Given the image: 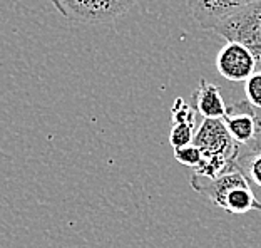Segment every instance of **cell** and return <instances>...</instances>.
<instances>
[{
	"mask_svg": "<svg viewBox=\"0 0 261 248\" xmlns=\"http://www.w3.org/2000/svg\"><path fill=\"white\" fill-rule=\"evenodd\" d=\"M221 210L228 211L231 215H243L253 210L261 211V202L256 198V194L253 193L251 186L236 188L226 196Z\"/></svg>",
	"mask_w": 261,
	"mask_h": 248,
	"instance_id": "9",
	"label": "cell"
},
{
	"mask_svg": "<svg viewBox=\"0 0 261 248\" xmlns=\"http://www.w3.org/2000/svg\"><path fill=\"white\" fill-rule=\"evenodd\" d=\"M234 164L248 176V180L261 188V151H254V153L241 151Z\"/></svg>",
	"mask_w": 261,
	"mask_h": 248,
	"instance_id": "10",
	"label": "cell"
},
{
	"mask_svg": "<svg viewBox=\"0 0 261 248\" xmlns=\"http://www.w3.org/2000/svg\"><path fill=\"white\" fill-rule=\"evenodd\" d=\"M56 10L77 23H104L126 14L138 0H50Z\"/></svg>",
	"mask_w": 261,
	"mask_h": 248,
	"instance_id": "2",
	"label": "cell"
},
{
	"mask_svg": "<svg viewBox=\"0 0 261 248\" xmlns=\"http://www.w3.org/2000/svg\"><path fill=\"white\" fill-rule=\"evenodd\" d=\"M246 186H251V181L248 180V176L236 164L216 180H207L199 175L191 176L193 190L206 196L218 208H223L224 200H226V196L231 191L236 190V188H246Z\"/></svg>",
	"mask_w": 261,
	"mask_h": 248,
	"instance_id": "6",
	"label": "cell"
},
{
	"mask_svg": "<svg viewBox=\"0 0 261 248\" xmlns=\"http://www.w3.org/2000/svg\"><path fill=\"white\" fill-rule=\"evenodd\" d=\"M245 96H246V103L251 108L261 111V70H256L245 82Z\"/></svg>",
	"mask_w": 261,
	"mask_h": 248,
	"instance_id": "14",
	"label": "cell"
},
{
	"mask_svg": "<svg viewBox=\"0 0 261 248\" xmlns=\"http://www.w3.org/2000/svg\"><path fill=\"white\" fill-rule=\"evenodd\" d=\"M193 144L201 150L203 155H213L236 163L240 155V146L231 138L223 119H203L196 131Z\"/></svg>",
	"mask_w": 261,
	"mask_h": 248,
	"instance_id": "4",
	"label": "cell"
},
{
	"mask_svg": "<svg viewBox=\"0 0 261 248\" xmlns=\"http://www.w3.org/2000/svg\"><path fill=\"white\" fill-rule=\"evenodd\" d=\"M194 106L203 119H223L228 113V106L218 86L211 84L206 79L199 81L198 89L194 92Z\"/></svg>",
	"mask_w": 261,
	"mask_h": 248,
	"instance_id": "8",
	"label": "cell"
},
{
	"mask_svg": "<svg viewBox=\"0 0 261 248\" xmlns=\"http://www.w3.org/2000/svg\"><path fill=\"white\" fill-rule=\"evenodd\" d=\"M196 114H198V111H196L191 104H188L182 97H177L173 108H171V121L173 124H188V126H191L194 129H198L196 126Z\"/></svg>",
	"mask_w": 261,
	"mask_h": 248,
	"instance_id": "11",
	"label": "cell"
},
{
	"mask_svg": "<svg viewBox=\"0 0 261 248\" xmlns=\"http://www.w3.org/2000/svg\"><path fill=\"white\" fill-rule=\"evenodd\" d=\"M259 0H188V9L193 20L204 31H213L215 26L238 10Z\"/></svg>",
	"mask_w": 261,
	"mask_h": 248,
	"instance_id": "7",
	"label": "cell"
},
{
	"mask_svg": "<svg viewBox=\"0 0 261 248\" xmlns=\"http://www.w3.org/2000/svg\"><path fill=\"white\" fill-rule=\"evenodd\" d=\"M174 158L182 166L196 169L199 166L201 159H203V153H201V150L196 144H189L185 147H179V150H174Z\"/></svg>",
	"mask_w": 261,
	"mask_h": 248,
	"instance_id": "13",
	"label": "cell"
},
{
	"mask_svg": "<svg viewBox=\"0 0 261 248\" xmlns=\"http://www.w3.org/2000/svg\"><path fill=\"white\" fill-rule=\"evenodd\" d=\"M196 131H198V129L188 126V124H173L171 133H169V144L173 146L174 150L193 144Z\"/></svg>",
	"mask_w": 261,
	"mask_h": 248,
	"instance_id": "12",
	"label": "cell"
},
{
	"mask_svg": "<svg viewBox=\"0 0 261 248\" xmlns=\"http://www.w3.org/2000/svg\"><path fill=\"white\" fill-rule=\"evenodd\" d=\"M223 121L231 138L240 146V153L261 151V116L254 113V108L246 101L228 106Z\"/></svg>",
	"mask_w": 261,
	"mask_h": 248,
	"instance_id": "3",
	"label": "cell"
},
{
	"mask_svg": "<svg viewBox=\"0 0 261 248\" xmlns=\"http://www.w3.org/2000/svg\"><path fill=\"white\" fill-rule=\"evenodd\" d=\"M216 69L226 81L246 82L258 70L256 59L246 47L226 42L216 56Z\"/></svg>",
	"mask_w": 261,
	"mask_h": 248,
	"instance_id": "5",
	"label": "cell"
},
{
	"mask_svg": "<svg viewBox=\"0 0 261 248\" xmlns=\"http://www.w3.org/2000/svg\"><path fill=\"white\" fill-rule=\"evenodd\" d=\"M213 32L226 42L246 47L256 59L258 70H261V0L223 19Z\"/></svg>",
	"mask_w": 261,
	"mask_h": 248,
	"instance_id": "1",
	"label": "cell"
}]
</instances>
